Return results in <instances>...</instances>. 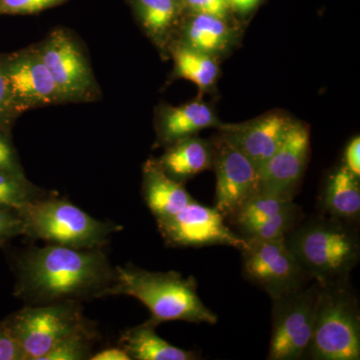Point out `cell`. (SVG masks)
Segmentation results:
<instances>
[{
	"label": "cell",
	"mask_w": 360,
	"mask_h": 360,
	"mask_svg": "<svg viewBox=\"0 0 360 360\" xmlns=\"http://www.w3.org/2000/svg\"><path fill=\"white\" fill-rule=\"evenodd\" d=\"M0 360H25L22 348L6 319L0 322Z\"/></svg>",
	"instance_id": "31"
},
{
	"label": "cell",
	"mask_w": 360,
	"mask_h": 360,
	"mask_svg": "<svg viewBox=\"0 0 360 360\" xmlns=\"http://www.w3.org/2000/svg\"><path fill=\"white\" fill-rule=\"evenodd\" d=\"M232 14L248 15L262 4L264 0H229Z\"/></svg>",
	"instance_id": "34"
},
{
	"label": "cell",
	"mask_w": 360,
	"mask_h": 360,
	"mask_svg": "<svg viewBox=\"0 0 360 360\" xmlns=\"http://www.w3.org/2000/svg\"><path fill=\"white\" fill-rule=\"evenodd\" d=\"M90 360H131L129 354L120 347L105 348L98 352H94L90 357Z\"/></svg>",
	"instance_id": "35"
},
{
	"label": "cell",
	"mask_w": 360,
	"mask_h": 360,
	"mask_svg": "<svg viewBox=\"0 0 360 360\" xmlns=\"http://www.w3.org/2000/svg\"><path fill=\"white\" fill-rule=\"evenodd\" d=\"M238 32V26L233 23V18L184 13L172 41L217 58L236 44Z\"/></svg>",
	"instance_id": "15"
},
{
	"label": "cell",
	"mask_w": 360,
	"mask_h": 360,
	"mask_svg": "<svg viewBox=\"0 0 360 360\" xmlns=\"http://www.w3.org/2000/svg\"><path fill=\"white\" fill-rule=\"evenodd\" d=\"M321 206L329 217L354 222L360 213V184L345 165L329 175L321 198Z\"/></svg>",
	"instance_id": "21"
},
{
	"label": "cell",
	"mask_w": 360,
	"mask_h": 360,
	"mask_svg": "<svg viewBox=\"0 0 360 360\" xmlns=\"http://www.w3.org/2000/svg\"><path fill=\"white\" fill-rule=\"evenodd\" d=\"M14 295L26 305L89 302L108 297L115 267L103 248L32 246L15 259Z\"/></svg>",
	"instance_id": "1"
},
{
	"label": "cell",
	"mask_w": 360,
	"mask_h": 360,
	"mask_svg": "<svg viewBox=\"0 0 360 360\" xmlns=\"http://www.w3.org/2000/svg\"><path fill=\"white\" fill-rule=\"evenodd\" d=\"M309 129L295 122L283 144L258 170V193L293 200L309 160Z\"/></svg>",
	"instance_id": "13"
},
{
	"label": "cell",
	"mask_w": 360,
	"mask_h": 360,
	"mask_svg": "<svg viewBox=\"0 0 360 360\" xmlns=\"http://www.w3.org/2000/svg\"><path fill=\"white\" fill-rule=\"evenodd\" d=\"M25 360H41L51 348L87 321L82 303L26 305L7 317Z\"/></svg>",
	"instance_id": "8"
},
{
	"label": "cell",
	"mask_w": 360,
	"mask_h": 360,
	"mask_svg": "<svg viewBox=\"0 0 360 360\" xmlns=\"http://www.w3.org/2000/svg\"><path fill=\"white\" fill-rule=\"evenodd\" d=\"M156 326L144 323L122 331L117 345L134 360H196L200 354L174 347L155 333Z\"/></svg>",
	"instance_id": "20"
},
{
	"label": "cell",
	"mask_w": 360,
	"mask_h": 360,
	"mask_svg": "<svg viewBox=\"0 0 360 360\" xmlns=\"http://www.w3.org/2000/svg\"><path fill=\"white\" fill-rule=\"evenodd\" d=\"M35 45L65 103H92L99 99L101 89L75 33L65 27L54 28Z\"/></svg>",
	"instance_id": "7"
},
{
	"label": "cell",
	"mask_w": 360,
	"mask_h": 360,
	"mask_svg": "<svg viewBox=\"0 0 360 360\" xmlns=\"http://www.w3.org/2000/svg\"><path fill=\"white\" fill-rule=\"evenodd\" d=\"M213 142L196 135L186 137L165 148L160 158H155L165 174L180 184L213 167Z\"/></svg>",
	"instance_id": "19"
},
{
	"label": "cell",
	"mask_w": 360,
	"mask_h": 360,
	"mask_svg": "<svg viewBox=\"0 0 360 360\" xmlns=\"http://www.w3.org/2000/svg\"><path fill=\"white\" fill-rule=\"evenodd\" d=\"M142 195L155 220L174 215L194 200L184 184L165 174L155 158H149L142 168Z\"/></svg>",
	"instance_id": "17"
},
{
	"label": "cell",
	"mask_w": 360,
	"mask_h": 360,
	"mask_svg": "<svg viewBox=\"0 0 360 360\" xmlns=\"http://www.w3.org/2000/svg\"><path fill=\"white\" fill-rule=\"evenodd\" d=\"M116 281L111 295L136 298L150 311L148 321L158 326L163 322L217 323L219 319L200 300L198 281L176 271H149L134 264L116 266Z\"/></svg>",
	"instance_id": "2"
},
{
	"label": "cell",
	"mask_w": 360,
	"mask_h": 360,
	"mask_svg": "<svg viewBox=\"0 0 360 360\" xmlns=\"http://www.w3.org/2000/svg\"><path fill=\"white\" fill-rule=\"evenodd\" d=\"M135 18L163 56L174 39L184 7L181 0H127Z\"/></svg>",
	"instance_id": "18"
},
{
	"label": "cell",
	"mask_w": 360,
	"mask_h": 360,
	"mask_svg": "<svg viewBox=\"0 0 360 360\" xmlns=\"http://www.w3.org/2000/svg\"><path fill=\"white\" fill-rule=\"evenodd\" d=\"M25 236V224L18 210L0 206V245Z\"/></svg>",
	"instance_id": "30"
},
{
	"label": "cell",
	"mask_w": 360,
	"mask_h": 360,
	"mask_svg": "<svg viewBox=\"0 0 360 360\" xmlns=\"http://www.w3.org/2000/svg\"><path fill=\"white\" fill-rule=\"evenodd\" d=\"M165 245L172 248L225 245L245 250L248 243L231 231L215 207L193 200L172 217L156 220Z\"/></svg>",
	"instance_id": "11"
},
{
	"label": "cell",
	"mask_w": 360,
	"mask_h": 360,
	"mask_svg": "<svg viewBox=\"0 0 360 360\" xmlns=\"http://www.w3.org/2000/svg\"><path fill=\"white\" fill-rule=\"evenodd\" d=\"M25 238L77 250L103 248L120 225L101 221L65 198L46 195L18 210Z\"/></svg>",
	"instance_id": "4"
},
{
	"label": "cell",
	"mask_w": 360,
	"mask_h": 360,
	"mask_svg": "<svg viewBox=\"0 0 360 360\" xmlns=\"http://www.w3.org/2000/svg\"><path fill=\"white\" fill-rule=\"evenodd\" d=\"M11 103L18 115L35 108L65 103L37 45L0 54Z\"/></svg>",
	"instance_id": "10"
},
{
	"label": "cell",
	"mask_w": 360,
	"mask_h": 360,
	"mask_svg": "<svg viewBox=\"0 0 360 360\" xmlns=\"http://www.w3.org/2000/svg\"><path fill=\"white\" fill-rule=\"evenodd\" d=\"M46 195L49 193L33 184L25 174L0 172V206L18 210Z\"/></svg>",
	"instance_id": "25"
},
{
	"label": "cell",
	"mask_w": 360,
	"mask_h": 360,
	"mask_svg": "<svg viewBox=\"0 0 360 360\" xmlns=\"http://www.w3.org/2000/svg\"><path fill=\"white\" fill-rule=\"evenodd\" d=\"M295 120L274 111L238 124L220 125V135L250 158L258 170L274 155L290 134Z\"/></svg>",
	"instance_id": "14"
},
{
	"label": "cell",
	"mask_w": 360,
	"mask_h": 360,
	"mask_svg": "<svg viewBox=\"0 0 360 360\" xmlns=\"http://www.w3.org/2000/svg\"><path fill=\"white\" fill-rule=\"evenodd\" d=\"M284 239L311 281L321 285L347 281L359 262V234L352 222L314 217L300 222Z\"/></svg>",
	"instance_id": "3"
},
{
	"label": "cell",
	"mask_w": 360,
	"mask_h": 360,
	"mask_svg": "<svg viewBox=\"0 0 360 360\" xmlns=\"http://www.w3.org/2000/svg\"><path fill=\"white\" fill-rule=\"evenodd\" d=\"M321 285L314 281L302 290L272 300L269 360L304 359L311 342Z\"/></svg>",
	"instance_id": "6"
},
{
	"label": "cell",
	"mask_w": 360,
	"mask_h": 360,
	"mask_svg": "<svg viewBox=\"0 0 360 360\" xmlns=\"http://www.w3.org/2000/svg\"><path fill=\"white\" fill-rule=\"evenodd\" d=\"M213 142V168L217 174L215 206L229 219L240 206L258 193L259 174L255 165L233 144L220 135Z\"/></svg>",
	"instance_id": "12"
},
{
	"label": "cell",
	"mask_w": 360,
	"mask_h": 360,
	"mask_svg": "<svg viewBox=\"0 0 360 360\" xmlns=\"http://www.w3.org/2000/svg\"><path fill=\"white\" fill-rule=\"evenodd\" d=\"M186 13L208 14L233 18L229 0H181Z\"/></svg>",
	"instance_id": "29"
},
{
	"label": "cell",
	"mask_w": 360,
	"mask_h": 360,
	"mask_svg": "<svg viewBox=\"0 0 360 360\" xmlns=\"http://www.w3.org/2000/svg\"><path fill=\"white\" fill-rule=\"evenodd\" d=\"M0 172L25 174L20 156L14 148L11 131L0 127Z\"/></svg>",
	"instance_id": "28"
},
{
	"label": "cell",
	"mask_w": 360,
	"mask_h": 360,
	"mask_svg": "<svg viewBox=\"0 0 360 360\" xmlns=\"http://www.w3.org/2000/svg\"><path fill=\"white\" fill-rule=\"evenodd\" d=\"M345 167L356 177H360V139L355 136L347 144L345 151Z\"/></svg>",
	"instance_id": "33"
},
{
	"label": "cell",
	"mask_w": 360,
	"mask_h": 360,
	"mask_svg": "<svg viewBox=\"0 0 360 360\" xmlns=\"http://www.w3.org/2000/svg\"><path fill=\"white\" fill-rule=\"evenodd\" d=\"M304 359H360L359 302L349 279L321 285L314 335Z\"/></svg>",
	"instance_id": "5"
},
{
	"label": "cell",
	"mask_w": 360,
	"mask_h": 360,
	"mask_svg": "<svg viewBox=\"0 0 360 360\" xmlns=\"http://www.w3.org/2000/svg\"><path fill=\"white\" fill-rule=\"evenodd\" d=\"M214 111L195 101L179 106L161 105L155 117L156 144L163 148L208 127H219Z\"/></svg>",
	"instance_id": "16"
},
{
	"label": "cell",
	"mask_w": 360,
	"mask_h": 360,
	"mask_svg": "<svg viewBox=\"0 0 360 360\" xmlns=\"http://www.w3.org/2000/svg\"><path fill=\"white\" fill-rule=\"evenodd\" d=\"M20 115L14 110L0 61V127L11 131Z\"/></svg>",
	"instance_id": "32"
},
{
	"label": "cell",
	"mask_w": 360,
	"mask_h": 360,
	"mask_svg": "<svg viewBox=\"0 0 360 360\" xmlns=\"http://www.w3.org/2000/svg\"><path fill=\"white\" fill-rule=\"evenodd\" d=\"M99 335L96 324L87 319L84 324L75 329L51 348L41 360H85L90 359L94 345Z\"/></svg>",
	"instance_id": "23"
},
{
	"label": "cell",
	"mask_w": 360,
	"mask_h": 360,
	"mask_svg": "<svg viewBox=\"0 0 360 360\" xmlns=\"http://www.w3.org/2000/svg\"><path fill=\"white\" fill-rule=\"evenodd\" d=\"M66 1L68 0H0V15L39 13Z\"/></svg>",
	"instance_id": "27"
},
{
	"label": "cell",
	"mask_w": 360,
	"mask_h": 360,
	"mask_svg": "<svg viewBox=\"0 0 360 360\" xmlns=\"http://www.w3.org/2000/svg\"><path fill=\"white\" fill-rule=\"evenodd\" d=\"M302 208L293 202L274 217L246 229L240 233V236L246 241L285 238L286 234L302 221Z\"/></svg>",
	"instance_id": "26"
},
{
	"label": "cell",
	"mask_w": 360,
	"mask_h": 360,
	"mask_svg": "<svg viewBox=\"0 0 360 360\" xmlns=\"http://www.w3.org/2000/svg\"><path fill=\"white\" fill-rule=\"evenodd\" d=\"M248 243L241 250L243 276L271 300L302 290L312 281L284 238Z\"/></svg>",
	"instance_id": "9"
},
{
	"label": "cell",
	"mask_w": 360,
	"mask_h": 360,
	"mask_svg": "<svg viewBox=\"0 0 360 360\" xmlns=\"http://www.w3.org/2000/svg\"><path fill=\"white\" fill-rule=\"evenodd\" d=\"M168 54L174 61V77L191 80L200 90L210 89L219 77V65L215 56L172 41Z\"/></svg>",
	"instance_id": "22"
},
{
	"label": "cell",
	"mask_w": 360,
	"mask_h": 360,
	"mask_svg": "<svg viewBox=\"0 0 360 360\" xmlns=\"http://www.w3.org/2000/svg\"><path fill=\"white\" fill-rule=\"evenodd\" d=\"M293 202V200H283L269 194L257 193L240 206L229 220L240 236L246 229L274 217Z\"/></svg>",
	"instance_id": "24"
}]
</instances>
